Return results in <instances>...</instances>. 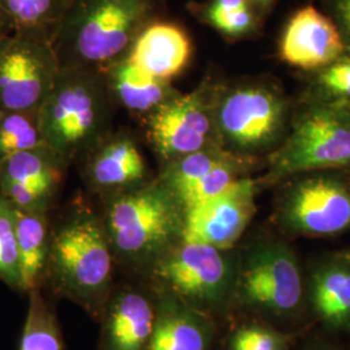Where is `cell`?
<instances>
[{
	"label": "cell",
	"instance_id": "obj_6",
	"mask_svg": "<svg viewBox=\"0 0 350 350\" xmlns=\"http://www.w3.org/2000/svg\"><path fill=\"white\" fill-rule=\"evenodd\" d=\"M237 306L278 328L308 313L306 275L287 241L265 237L239 252Z\"/></svg>",
	"mask_w": 350,
	"mask_h": 350
},
{
	"label": "cell",
	"instance_id": "obj_24",
	"mask_svg": "<svg viewBox=\"0 0 350 350\" xmlns=\"http://www.w3.org/2000/svg\"><path fill=\"white\" fill-rule=\"evenodd\" d=\"M20 350H64L63 331L43 288L31 289Z\"/></svg>",
	"mask_w": 350,
	"mask_h": 350
},
{
	"label": "cell",
	"instance_id": "obj_34",
	"mask_svg": "<svg viewBox=\"0 0 350 350\" xmlns=\"http://www.w3.org/2000/svg\"><path fill=\"white\" fill-rule=\"evenodd\" d=\"M1 113H3V111H1V109H0V117H1Z\"/></svg>",
	"mask_w": 350,
	"mask_h": 350
},
{
	"label": "cell",
	"instance_id": "obj_33",
	"mask_svg": "<svg viewBox=\"0 0 350 350\" xmlns=\"http://www.w3.org/2000/svg\"><path fill=\"white\" fill-rule=\"evenodd\" d=\"M344 253H345V254H347V256L350 258V250H348V252H344Z\"/></svg>",
	"mask_w": 350,
	"mask_h": 350
},
{
	"label": "cell",
	"instance_id": "obj_17",
	"mask_svg": "<svg viewBox=\"0 0 350 350\" xmlns=\"http://www.w3.org/2000/svg\"><path fill=\"white\" fill-rule=\"evenodd\" d=\"M306 306L327 331L350 332V258L344 252L325 256L310 267Z\"/></svg>",
	"mask_w": 350,
	"mask_h": 350
},
{
	"label": "cell",
	"instance_id": "obj_10",
	"mask_svg": "<svg viewBox=\"0 0 350 350\" xmlns=\"http://www.w3.org/2000/svg\"><path fill=\"white\" fill-rule=\"evenodd\" d=\"M60 72L51 39L13 31L0 43V109L39 112Z\"/></svg>",
	"mask_w": 350,
	"mask_h": 350
},
{
	"label": "cell",
	"instance_id": "obj_32",
	"mask_svg": "<svg viewBox=\"0 0 350 350\" xmlns=\"http://www.w3.org/2000/svg\"><path fill=\"white\" fill-rule=\"evenodd\" d=\"M308 350H344L341 349V348H338L336 345H334V344H328V342H318V344H315L313 347H310Z\"/></svg>",
	"mask_w": 350,
	"mask_h": 350
},
{
	"label": "cell",
	"instance_id": "obj_19",
	"mask_svg": "<svg viewBox=\"0 0 350 350\" xmlns=\"http://www.w3.org/2000/svg\"><path fill=\"white\" fill-rule=\"evenodd\" d=\"M191 56L192 42L186 29L163 16L139 33L127 53L139 69L166 82L187 68Z\"/></svg>",
	"mask_w": 350,
	"mask_h": 350
},
{
	"label": "cell",
	"instance_id": "obj_23",
	"mask_svg": "<svg viewBox=\"0 0 350 350\" xmlns=\"http://www.w3.org/2000/svg\"><path fill=\"white\" fill-rule=\"evenodd\" d=\"M75 0H0L13 31L30 33L53 42Z\"/></svg>",
	"mask_w": 350,
	"mask_h": 350
},
{
	"label": "cell",
	"instance_id": "obj_4",
	"mask_svg": "<svg viewBox=\"0 0 350 350\" xmlns=\"http://www.w3.org/2000/svg\"><path fill=\"white\" fill-rule=\"evenodd\" d=\"M116 105L100 70L62 68L39 109L44 143L70 166L113 133Z\"/></svg>",
	"mask_w": 350,
	"mask_h": 350
},
{
	"label": "cell",
	"instance_id": "obj_5",
	"mask_svg": "<svg viewBox=\"0 0 350 350\" xmlns=\"http://www.w3.org/2000/svg\"><path fill=\"white\" fill-rule=\"evenodd\" d=\"M292 107L271 79H243L215 86L214 125L217 143L237 156L267 159L286 140Z\"/></svg>",
	"mask_w": 350,
	"mask_h": 350
},
{
	"label": "cell",
	"instance_id": "obj_29",
	"mask_svg": "<svg viewBox=\"0 0 350 350\" xmlns=\"http://www.w3.org/2000/svg\"><path fill=\"white\" fill-rule=\"evenodd\" d=\"M328 14L338 26L345 44L350 46V0H325Z\"/></svg>",
	"mask_w": 350,
	"mask_h": 350
},
{
	"label": "cell",
	"instance_id": "obj_21",
	"mask_svg": "<svg viewBox=\"0 0 350 350\" xmlns=\"http://www.w3.org/2000/svg\"><path fill=\"white\" fill-rule=\"evenodd\" d=\"M24 292L43 287L51 243V212L13 206Z\"/></svg>",
	"mask_w": 350,
	"mask_h": 350
},
{
	"label": "cell",
	"instance_id": "obj_27",
	"mask_svg": "<svg viewBox=\"0 0 350 350\" xmlns=\"http://www.w3.org/2000/svg\"><path fill=\"white\" fill-rule=\"evenodd\" d=\"M292 335L263 321L245 322L230 335L226 350H289Z\"/></svg>",
	"mask_w": 350,
	"mask_h": 350
},
{
	"label": "cell",
	"instance_id": "obj_22",
	"mask_svg": "<svg viewBox=\"0 0 350 350\" xmlns=\"http://www.w3.org/2000/svg\"><path fill=\"white\" fill-rule=\"evenodd\" d=\"M188 10L228 40H240L258 34L261 16L250 0H205L189 3Z\"/></svg>",
	"mask_w": 350,
	"mask_h": 350
},
{
	"label": "cell",
	"instance_id": "obj_31",
	"mask_svg": "<svg viewBox=\"0 0 350 350\" xmlns=\"http://www.w3.org/2000/svg\"><path fill=\"white\" fill-rule=\"evenodd\" d=\"M250 1L256 5V8L261 13L270 11L271 7H273L274 3H275V0H250Z\"/></svg>",
	"mask_w": 350,
	"mask_h": 350
},
{
	"label": "cell",
	"instance_id": "obj_3",
	"mask_svg": "<svg viewBox=\"0 0 350 350\" xmlns=\"http://www.w3.org/2000/svg\"><path fill=\"white\" fill-rule=\"evenodd\" d=\"M163 0H75L53 46L62 68L101 70L127 56Z\"/></svg>",
	"mask_w": 350,
	"mask_h": 350
},
{
	"label": "cell",
	"instance_id": "obj_16",
	"mask_svg": "<svg viewBox=\"0 0 350 350\" xmlns=\"http://www.w3.org/2000/svg\"><path fill=\"white\" fill-rule=\"evenodd\" d=\"M347 44L338 26L325 13L306 5L293 13L279 40V56L288 65L318 72L338 59Z\"/></svg>",
	"mask_w": 350,
	"mask_h": 350
},
{
	"label": "cell",
	"instance_id": "obj_14",
	"mask_svg": "<svg viewBox=\"0 0 350 350\" xmlns=\"http://www.w3.org/2000/svg\"><path fill=\"white\" fill-rule=\"evenodd\" d=\"M90 193L100 200L148 183L154 176L130 133H111L79 163Z\"/></svg>",
	"mask_w": 350,
	"mask_h": 350
},
{
	"label": "cell",
	"instance_id": "obj_30",
	"mask_svg": "<svg viewBox=\"0 0 350 350\" xmlns=\"http://www.w3.org/2000/svg\"><path fill=\"white\" fill-rule=\"evenodd\" d=\"M13 33V27L8 20V17L5 16V13L3 12V10L0 8V43L7 37H10Z\"/></svg>",
	"mask_w": 350,
	"mask_h": 350
},
{
	"label": "cell",
	"instance_id": "obj_7",
	"mask_svg": "<svg viewBox=\"0 0 350 350\" xmlns=\"http://www.w3.org/2000/svg\"><path fill=\"white\" fill-rule=\"evenodd\" d=\"M258 186L310 172L350 166V105L305 99L292 114L287 138L266 160Z\"/></svg>",
	"mask_w": 350,
	"mask_h": 350
},
{
	"label": "cell",
	"instance_id": "obj_15",
	"mask_svg": "<svg viewBox=\"0 0 350 350\" xmlns=\"http://www.w3.org/2000/svg\"><path fill=\"white\" fill-rule=\"evenodd\" d=\"M156 310V293L147 282L114 286L101 317L98 350H146Z\"/></svg>",
	"mask_w": 350,
	"mask_h": 350
},
{
	"label": "cell",
	"instance_id": "obj_11",
	"mask_svg": "<svg viewBox=\"0 0 350 350\" xmlns=\"http://www.w3.org/2000/svg\"><path fill=\"white\" fill-rule=\"evenodd\" d=\"M215 86L208 81L188 94L180 92L143 122L161 166L217 143Z\"/></svg>",
	"mask_w": 350,
	"mask_h": 350
},
{
	"label": "cell",
	"instance_id": "obj_1",
	"mask_svg": "<svg viewBox=\"0 0 350 350\" xmlns=\"http://www.w3.org/2000/svg\"><path fill=\"white\" fill-rule=\"evenodd\" d=\"M117 263L101 219L83 198L51 213V243L43 289L72 301L100 322L114 288Z\"/></svg>",
	"mask_w": 350,
	"mask_h": 350
},
{
	"label": "cell",
	"instance_id": "obj_2",
	"mask_svg": "<svg viewBox=\"0 0 350 350\" xmlns=\"http://www.w3.org/2000/svg\"><path fill=\"white\" fill-rule=\"evenodd\" d=\"M100 201L116 263L139 278L183 239L186 209L159 175Z\"/></svg>",
	"mask_w": 350,
	"mask_h": 350
},
{
	"label": "cell",
	"instance_id": "obj_26",
	"mask_svg": "<svg viewBox=\"0 0 350 350\" xmlns=\"http://www.w3.org/2000/svg\"><path fill=\"white\" fill-rule=\"evenodd\" d=\"M0 282L24 292L13 206L0 196Z\"/></svg>",
	"mask_w": 350,
	"mask_h": 350
},
{
	"label": "cell",
	"instance_id": "obj_20",
	"mask_svg": "<svg viewBox=\"0 0 350 350\" xmlns=\"http://www.w3.org/2000/svg\"><path fill=\"white\" fill-rule=\"evenodd\" d=\"M100 72L116 108L124 109L142 122L180 94L170 82L139 69L127 56Z\"/></svg>",
	"mask_w": 350,
	"mask_h": 350
},
{
	"label": "cell",
	"instance_id": "obj_12",
	"mask_svg": "<svg viewBox=\"0 0 350 350\" xmlns=\"http://www.w3.org/2000/svg\"><path fill=\"white\" fill-rule=\"evenodd\" d=\"M69 165L47 144L0 163V196L23 211L51 212Z\"/></svg>",
	"mask_w": 350,
	"mask_h": 350
},
{
	"label": "cell",
	"instance_id": "obj_9",
	"mask_svg": "<svg viewBox=\"0 0 350 350\" xmlns=\"http://www.w3.org/2000/svg\"><path fill=\"white\" fill-rule=\"evenodd\" d=\"M284 182L274 213L282 231L292 237L325 238L350 230L348 182L321 172L295 175Z\"/></svg>",
	"mask_w": 350,
	"mask_h": 350
},
{
	"label": "cell",
	"instance_id": "obj_18",
	"mask_svg": "<svg viewBox=\"0 0 350 350\" xmlns=\"http://www.w3.org/2000/svg\"><path fill=\"white\" fill-rule=\"evenodd\" d=\"M156 321L146 350H213L215 319L187 306L173 295L154 289Z\"/></svg>",
	"mask_w": 350,
	"mask_h": 350
},
{
	"label": "cell",
	"instance_id": "obj_13",
	"mask_svg": "<svg viewBox=\"0 0 350 350\" xmlns=\"http://www.w3.org/2000/svg\"><path fill=\"white\" fill-rule=\"evenodd\" d=\"M257 180L245 176L224 193L186 211L183 239L234 250L256 213Z\"/></svg>",
	"mask_w": 350,
	"mask_h": 350
},
{
	"label": "cell",
	"instance_id": "obj_8",
	"mask_svg": "<svg viewBox=\"0 0 350 350\" xmlns=\"http://www.w3.org/2000/svg\"><path fill=\"white\" fill-rule=\"evenodd\" d=\"M238 253L182 239L142 279L217 318L237 306Z\"/></svg>",
	"mask_w": 350,
	"mask_h": 350
},
{
	"label": "cell",
	"instance_id": "obj_25",
	"mask_svg": "<svg viewBox=\"0 0 350 350\" xmlns=\"http://www.w3.org/2000/svg\"><path fill=\"white\" fill-rule=\"evenodd\" d=\"M39 112H3L0 117V163L16 153L44 146Z\"/></svg>",
	"mask_w": 350,
	"mask_h": 350
},
{
	"label": "cell",
	"instance_id": "obj_28",
	"mask_svg": "<svg viewBox=\"0 0 350 350\" xmlns=\"http://www.w3.org/2000/svg\"><path fill=\"white\" fill-rule=\"evenodd\" d=\"M308 99L350 105V46L334 63L317 72Z\"/></svg>",
	"mask_w": 350,
	"mask_h": 350
}]
</instances>
